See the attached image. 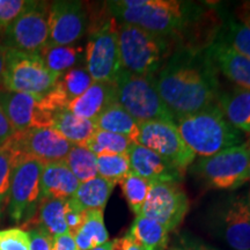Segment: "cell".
<instances>
[{
  "label": "cell",
  "mask_w": 250,
  "mask_h": 250,
  "mask_svg": "<svg viewBox=\"0 0 250 250\" xmlns=\"http://www.w3.org/2000/svg\"><path fill=\"white\" fill-rule=\"evenodd\" d=\"M248 199H249V204H250V193H249V197H248Z\"/></svg>",
  "instance_id": "c3c4849f"
},
{
  "label": "cell",
  "mask_w": 250,
  "mask_h": 250,
  "mask_svg": "<svg viewBox=\"0 0 250 250\" xmlns=\"http://www.w3.org/2000/svg\"><path fill=\"white\" fill-rule=\"evenodd\" d=\"M121 66L143 77H156L176 50V43L132 24L118 23Z\"/></svg>",
  "instance_id": "277c9868"
},
{
  "label": "cell",
  "mask_w": 250,
  "mask_h": 250,
  "mask_svg": "<svg viewBox=\"0 0 250 250\" xmlns=\"http://www.w3.org/2000/svg\"><path fill=\"white\" fill-rule=\"evenodd\" d=\"M245 144L249 151V182H250V136H248V139H247V142Z\"/></svg>",
  "instance_id": "7dc6e473"
},
{
  "label": "cell",
  "mask_w": 250,
  "mask_h": 250,
  "mask_svg": "<svg viewBox=\"0 0 250 250\" xmlns=\"http://www.w3.org/2000/svg\"><path fill=\"white\" fill-rule=\"evenodd\" d=\"M217 104L232 126L250 136V89L233 87L219 94Z\"/></svg>",
  "instance_id": "44dd1931"
},
{
  "label": "cell",
  "mask_w": 250,
  "mask_h": 250,
  "mask_svg": "<svg viewBox=\"0 0 250 250\" xmlns=\"http://www.w3.org/2000/svg\"><path fill=\"white\" fill-rule=\"evenodd\" d=\"M221 27L215 40L223 41L240 55L250 59V27L241 22L235 15L223 13Z\"/></svg>",
  "instance_id": "f1b7e54d"
},
{
  "label": "cell",
  "mask_w": 250,
  "mask_h": 250,
  "mask_svg": "<svg viewBox=\"0 0 250 250\" xmlns=\"http://www.w3.org/2000/svg\"><path fill=\"white\" fill-rule=\"evenodd\" d=\"M64 162L80 183L99 176L98 156L90 152L85 146H72Z\"/></svg>",
  "instance_id": "f546056e"
},
{
  "label": "cell",
  "mask_w": 250,
  "mask_h": 250,
  "mask_svg": "<svg viewBox=\"0 0 250 250\" xmlns=\"http://www.w3.org/2000/svg\"><path fill=\"white\" fill-rule=\"evenodd\" d=\"M49 43L72 45L88 33L89 14L83 1L58 0L49 6Z\"/></svg>",
  "instance_id": "9a60e30c"
},
{
  "label": "cell",
  "mask_w": 250,
  "mask_h": 250,
  "mask_svg": "<svg viewBox=\"0 0 250 250\" xmlns=\"http://www.w3.org/2000/svg\"><path fill=\"white\" fill-rule=\"evenodd\" d=\"M205 50L177 48L156 76V87L174 122L217 103L219 80Z\"/></svg>",
  "instance_id": "6da1fadb"
},
{
  "label": "cell",
  "mask_w": 250,
  "mask_h": 250,
  "mask_svg": "<svg viewBox=\"0 0 250 250\" xmlns=\"http://www.w3.org/2000/svg\"><path fill=\"white\" fill-rule=\"evenodd\" d=\"M132 145L133 143L126 137L96 130L83 146L96 156H100L104 154H127Z\"/></svg>",
  "instance_id": "4dcf8cb0"
},
{
  "label": "cell",
  "mask_w": 250,
  "mask_h": 250,
  "mask_svg": "<svg viewBox=\"0 0 250 250\" xmlns=\"http://www.w3.org/2000/svg\"><path fill=\"white\" fill-rule=\"evenodd\" d=\"M51 127L73 145L83 146L98 130L95 122L78 117L67 108L55 112Z\"/></svg>",
  "instance_id": "603a6c76"
},
{
  "label": "cell",
  "mask_w": 250,
  "mask_h": 250,
  "mask_svg": "<svg viewBox=\"0 0 250 250\" xmlns=\"http://www.w3.org/2000/svg\"><path fill=\"white\" fill-rule=\"evenodd\" d=\"M93 83V78L90 77L86 66H78L62 73L59 77L56 87L61 90L70 104V102L83 95Z\"/></svg>",
  "instance_id": "1f68e13d"
},
{
  "label": "cell",
  "mask_w": 250,
  "mask_h": 250,
  "mask_svg": "<svg viewBox=\"0 0 250 250\" xmlns=\"http://www.w3.org/2000/svg\"><path fill=\"white\" fill-rule=\"evenodd\" d=\"M175 124L188 147L201 158L242 144L241 132L229 124L217 103L177 118Z\"/></svg>",
  "instance_id": "3957f363"
},
{
  "label": "cell",
  "mask_w": 250,
  "mask_h": 250,
  "mask_svg": "<svg viewBox=\"0 0 250 250\" xmlns=\"http://www.w3.org/2000/svg\"><path fill=\"white\" fill-rule=\"evenodd\" d=\"M105 5L118 23L173 40L177 48H186L190 31L201 29L208 14L198 4L177 0H116Z\"/></svg>",
  "instance_id": "7a4b0ae2"
},
{
  "label": "cell",
  "mask_w": 250,
  "mask_h": 250,
  "mask_svg": "<svg viewBox=\"0 0 250 250\" xmlns=\"http://www.w3.org/2000/svg\"><path fill=\"white\" fill-rule=\"evenodd\" d=\"M96 129L121 134L129 138L133 144L139 136V124L118 102L105 109L95 121Z\"/></svg>",
  "instance_id": "d4e9b609"
},
{
  "label": "cell",
  "mask_w": 250,
  "mask_h": 250,
  "mask_svg": "<svg viewBox=\"0 0 250 250\" xmlns=\"http://www.w3.org/2000/svg\"><path fill=\"white\" fill-rule=\"evenodd\" d=\"M67 199H40L35 215L26 225L39 226L52 237L70 233L65 221V206Z\"/></svg>",
  "instance_id": "7402d4cb"
},
{
  "label": "cell",
  "mask_w": 250,
  "mask_h": 250,
  "mask_svg": "<svg viewBox=\"0 0 250 250\" xmlns=\"http://www.w3.org/2000/svg\"><path fill=\"white\" fill-rule=\"evenodd\" d=\"M40 57L50 71L62 74L72 68L83 66L85 62V49L80 45H51L48 44L41 51Z\"/></svg>",
  "instance_id": "4316f807"
},
{
  "label": "cell",
  "mask_w": 250,
  "mask_h": 250,
  "mask_svg": "<svg viewBox=\"0 0 250 250\" xmlns=\"http://www.w3.org/2000/svg\"><path fill=\"white\" fill-rule=\"evenodd\" d=\"M110 249H111V242H107L104 243V245L96 247V248H94L92 250H110Z\"/></svg>",
  "instance_id": "bcb514c9"
},
{
  "label": "cell",
  "mask_w": 250,
  "mask_h": 250,
  "mask_svg": "<svg viewBox=\"0 0 250 250\" xmlns=\"http://www.w3.org/2000/svg\"><path fill=\"white\" fill-rule=\"evenodd\" d=\"M181 243H182L184 250H218L196 237L188 235V234L181 237Z\"/></svg>",
  "instance_id": "60d3db41"
},
{
  "label": "cell",
  "mask_w": 250,
  "mask_h": 250,
  "mask_svg": "<svg viewBox=\"0 0 250 250\" xmlns=\"http://www.w3.org/2000/svg\"><path fill=\"white\" fill-rule=\"evenodd\" d=\"M79 184L80 182L64 161L44 165L41 175L40 199H70Z\"/></svg>",
  "instance_id": "ffe728a7"
},
{
  "label": "cell",
  "mask_w": 250,
  "mask_h": 250,
  "mask_svg": "<svg viewBox=\"0 0 250 250\" xmlns=\"http://www.w3.org/2000/svg\"><path fill=\"white\" fill-rule=\"evenodd\" d=\"M131 173L127 154H104L98 156V175L111 183H121Z\"/></svg>",
  "instance_id": "836d02e7"
},
{
  "label": "cell",
  "mask_w": 250,
  "mask_h": 250,
  "mask_svg": "<svg viewBox=\"0 0 250 250\" xmlns=\"http://www.w3.org/2000/svg\"><path fill=\"white\" fill-rule=\"evenodd\" d=\"M30 0H0V34L28 7Z\"/></svg>",
  "instance_id": "8d00e7d4"
},
{
  "label": "cell",
  "mask_w": 250,
  "mask_h": 250,
  "mask_svg": "<svg viewBox=\"0 0 250 250\" xmlns=\"http://www.w3.org/2000/svg\"><path fill=\"white\" fill-rule=\"evenodd\" d=\"M115 83L117 102L138 123L151 121L174 122V116L158 92L156 77L137 76L122 68Z\"/></svg>",
  "instance_id": "8992f818"
},
{
  "label": "cell",
  "mask_w": 250,
  "mask_h": 250,
  "mask_svg": "<svg viewBox=\"0 0 250 250\" xmlns=\"http://www.w3.org/2000/svg\"><path fill=\"white\" fill-rule=\"evenodd\" d=\"M49 6L46 1H30L28 7L0 34L6 49L40 55L49 43Z\"/></svg>",
  "instance_id": "30bf717a"
},
{
  "label": "cell",
  "mask_w": 250,
  "mask_h": 250,
  "mask_svg": "<svg viewBox=\"0 0 250 250\" xmlns=\"http://www.w3.org/2000/svg\"><path fill=\"white\" fill-rule=\"evenodd\" d=\"M189 210V199L180 183H152L142 214L162 225L168 233L182 224Z\"/></svg>",
  "instance_id": "4fadbf2b"
},
{
  "label": "cell",
  "mask_w": 250,
  "mask_h": 250,
  "mask_svg": "<svg viewBox=\"0 0 250 250\" xmlns=\"http://www.w3.org/2000/svg\"><path fill=\"white\" fill-rule=\"evenodd\" d=\"M86 217V211L81 210L72 199H67L65 206V221H66L68 232L72 236L77 233L83 225Z\"/></svg>",
  "instance_id": "74e56055"
},
{
  "label": "cell",
  "mask_w": 250,
  "mask_h": 250,
  "mask_svg": "<svg viewBox=\"0 0 250 250\" xmlns=\"http://www.w3.org/2000/svg\"><path fill=\"white\" fill-rule=\"evenodd\" d=\"M208 228L233 250H250L248 197L229 195L215 202L208 210Z\"/></svg>",
  "instance_id": "ba28073f"
},
{
  "label": "cell",
  "mask_w": 250,
  "mask_h": 250,
  "mask_svg": "<svg viewBox=\"0 0 250 250\" xmlns=\"http://www.w3.org/2000/svg\"><path fill=\"white\" fill-rule=\"evenodd\" d=\"M115 102H117L116 83L94 81L83 95L70 102L67 109L78 117L94 122Z\"/></svg>",
  "instance_id": "d6986e66"
},
{
  "label": "cell",
  "mask_w": 250,
  "mask_h": 250,
  "mask_svg": "<svg viewBox=\"0 0 250 250\" xmlns=\"http://www.w3.org/2000/svg\"><path fill=\"white\" fill-rule=\"evenodd\" d=\"M175 250H181V249H175Z\"/></svg>",
  "instance_id": "681fc988"
},
{
  "label": "cell",
  "mask_w": 250,
  "mask_h": 250,
  "mask_svg": "<svg viewBox=\"0 0 250 250\" xmlns=\"http://www.w3.org/2000/svg\"><path fill=\"white\" fill-rule=\"evenodd\" d=\"M30 237V250H52L54 237L39 226H33L27 230Z\"/></svg>",
  "instance_id": "f35d334b"
},
{
  "label": "cell",
  "mask_w": 250,
  "mask_h": 250,
  "mask_svg": "<svg viewBox=\"0 0 250 250\" xmlns=\"http://www.w3.org/2000/svg\"><path fill=\"white\" fill-rule=\"evenodd\" d=\"M120 184L130 210L136 214V217L142 214L144 204H145L146 197H147L152 183L131 171Z\"/></svg>",
  "instance_id": "d6a6232c"
},
{
  "label": "cell",
  "mask_w": 250,
  "mask_h": 250,
  "mask_svg": "<svg viewBox=\"0 0 250 250\" xmlns=\"http://www.w3.org/2000/svg\"><path fill=\"white\" fill-rule=\"evenodd\" d=\"M131 171L151 183H181L184 171L143 145L133 144L127 152Z\"/></svg>",
  "instance_id": "e0dca14e"
},
{
  "label": "cell",
  "mask_w": 250,
  "mask_h": 250,
  "mask_svg": "<svg viewBox=\"0 0 250 250\" xmlns=\"http://www.w3.org/2000/svg\"><path fill=\"white\" fill-rule=\"evenodd\" d=\"M110 250H142V248L134 242V240L129 234H126V235L117 237L114 241H111Z\"/></svg>",
  "instance_id": "7bdbcfd3"
},
{
  "label": "cell",
  "mask_w": 250,
  "mask_h": 250,
  "mask_svg": "<svg viewBox=\"0 0 250 250\" xmlns=\"http://www.w3.org/2000/svg\"><path fill=\"white\" fill-rule=\"evenodd\" d=\"M5 55L6 48L0 42V87H2V76H4L5 70Z\"/></svg>",
  "instance_id": "f6af8a7d"
},
{
  "label": "cell",
  "mask_w": 250,
  "mask_h": 250,
  "mask_svg": "<svg viewBox=\"0 0 250 250\" xmlns=\"http://www.w3.org/2000/svg\"><path fill=\"white\" fill-rule=\"evenodd\" d=\"M73 237L78 250H92L109 242L103 211H87L85 220Z\"/></svg>",
  "instance_id": "83f0119b"
},
{
  "label": "cell",
  "mask_w": 250,
  "mask_h": 250,
  "mask_svg": "<svg viewBox=\"0 0 250 250\" xmlns=\"http://www.w3.org/2000/svg\"><path fill=\"white\" fill-rule=\"evenodd\" d=\"M139 124L137 145H143L186 171L195 162L196 154L188 147L175 122L151 121Z\"/></svg>",
  "instance_id": "7c38bea8"
},
{
  "label": "cell",
  "mask_w": 250,
  "mask_h": 250,
  "mask_svg": "<svg viewBox=\"0 0 250 250\" xmlns=\"http://www.w3.org/2000/svg\"><path fill=\"white\" fill-rule=\"evenodd\" d=\"M191 173L212 189H239L249 181L248 148L243 143L208 158H201L191 165Z\"/></svg>",
  "instance_id": "52a82bcc"
},
{
  "label": "cell",
  "mask_w": 250,
  "mask_h": 250,
  "mask_svg": "<svg viewBox=\"0 0 250 250\" xmlns=\"http://www.w3.org/2000/svg\"><path fill=\"white\" fill-rule=\"evenodd\" d=\"M215 70L221 72L236 87L250 89V59L240 55L223 41L214 42L205 50Z\"/></svg>",
  "instance_id": "ac0fdd59"
},
{
  "label": "cell",
  "mask_w": 250,
  "mask_h": 250,
  "mask_svg": "<svg viewBox=\"0 0 250 250\" xmlns=\"http://www.w3.org/2000/svg\"><path fill=\"white\" fill-rule=\"evenodd\" d=\"M0 250H30L29 234L19 227L0 229Z\"/></svg>",
  "instance_id": "d590c367"
},
{
  "label": "cell",
  "mask_w": 250,
  "mask_h": 250,
  "mask_svg": "<svg viewBox=\"0 0 250 250\" xmlns=\"http://www.w3.org/2000/svg\"><path fill=\"white\" fill-rule=\"evenodd\" d=\"M52 250H78L74 237L70 233L54 237Z\"/></svg>",
  "instance_id": "ab89813d"
},
{
  "label": "cell",
  "mask_w": 250,
  "mask_h": 250,
  "mask_svg": "<svg viewBox=\"0 0 250 250\" xmlns=\"http://www.w3.org/2000/svg\"><path fill=\"white\" fill-rule=\"evenodd\" d=\"M20 155L14 151L8 143L0 146V204L7 198L12 173Z\"/></svg>",
  "instance_id": "e575fe53"
},
{
  "label": "cell",
  "mask_w": 250,
  "mask_h": 250,
  "mask_svg": "<svg viewBox=\"0 0 250 250\" xmlns=\"http://www.w3.org/2000/svg\"><path fill=\"white\" fill-rule=\"evenodd\" d=\"M235 17L236 19H239L241 22L248 24L250 27V1L242 2V4L236 8Z\"/></svg>",
  "instance_id": "ee69618b"
},
{
  "label": "cell",
  "mask_w": 250,
  "mask_h": 250,
  "mask_svg": "<svg viewBox=\"0 0 250 250\" xmlns=\"http://www.w3.org/2000/svg\"><path fill=\"white\" fill-rule=\"evenodd\" d=\"M61 74L45 66L40 55L6 49L2 87L12 92L43 96L54 88Z\"/></svg>",
  "instance_id": "9c48e42d"
},
{
  "label": "cell",
  "mask_w": 250,
  "mask_h": 250,
  "mask_svg": "<svg viewBox=\"0 0 250 250\" xmlns=\"http://www.w3.org/2000/svg\"><path fill=\"white\" fill-rule=\"evenodd\" d=\"M142 250H166L168 233L166 228L153 219L139 214L127 233Z\"/></svg>",
  "instance_id": "484cf974"
},
{
  "label": "cell",
  "mask_w": 250,
  "mask_h": 250,
  "mask_svg": "<svg viewBox=\"0 0 250 250\" xmlns=\"http://www.w3.org/2000/svg\"><path fill=\"white\" fill-rule=\"evenodd\" d=\"M85 66L94 81L116 83L122 70L118 22L108 13L89 23L85 48Z\"/></svg>",
  "instance_id": "5b68a950"
},
{
  "label": "cell",
  "mask_w": 250,
  "mask_h": 250,
  "mask_svg": "<svg viewBox=\"0 0 250 250\" xmlns=\"http://www.w3.org/2000/svg\"><path fill=\"white\" fill-rule=\"evenodd\" d=\"M0 109L15 132L39 127H51L52 111L43 96L12 92L0 87Z\"/></svg>",
  "instance_id": "5bb4252c"
},
{
  "label": "cell",
  "mask_w": 250,
  "mask_h": 250,
  "mask_svg": "<svg viewBox=\"0 0 250 250\" xmlns=\"http://www.w3.org/2000/svg\"><path fill=\"white\" fill-rule=\"evenodd\" d=\"M44 165L21 156L12 173L8 190V214L12 221H29L35 215L41 195V175Z\"/></svg>",
  "instance_id": "8fae6325"
},
{
  "label": "cell",
  "mask_w": 250,
  "mask_h": 250,
  "mask_svg": "<svg viewBox=\"0 0 250 250\" xmlns=\"http://www.w3.org/2000/svg\"><path fill=\"white\" fill-rule=\"evenodd\" d=\"M15 134V130L13 129L11 123H9L5 114L0 109V146L8 142Z\"/></svg>",
  "instance_id": "b9f144b4"
},
{
  "label": "cell",
  "mask_w": 250,
  "mask_h": 250,
  "mask_svg": "<svg viewBox=\"0 0 250 250\" xmlns=\"http://www.w3.org/2000/svg\"><path fill=\"white\" fill-rule=\"evenodd\" d=\"M116 184L96 176L79 184L71 199L83 211H103Z\"/></svg>",
  "instance_id": "cb8c5ba5"
},
{
  "label": "cell",
  "mask_w": 250,
  "mask_h": 250,
  "mask_svg": "<svg viewBox=\"0 0 250 250\" xmlns=\"http://www.w3.org/2000/svg\"><path fill=\"white\" fill-rule=\"evenodd\" d=\"M8 145L19 155L35 159L43 165L64 161L73 146L52 127H39L15 132Z\"/></svg>",
  "instance_id": "2e32d148"
}]
</instances>
